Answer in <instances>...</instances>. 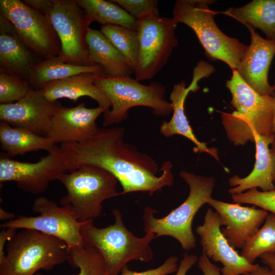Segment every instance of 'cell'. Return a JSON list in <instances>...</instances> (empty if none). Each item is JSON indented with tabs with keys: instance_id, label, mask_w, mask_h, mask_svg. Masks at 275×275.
Listing matches in <instances>:
<instances>
[{
	"instance_id": "cell-6",
	"label": "cell",
	"mask_w": 275,
	"mask_h": 275,
	"mask_svg": "<svg viewBox=\"0 0 275 275\" xmlns=\"http://www.w3.org/2000/svg\"><path fill=\"white\" fill-rule=\"evenodd\" d=\"M0 263V275H35L68 261L69 247L53 236L32 229H21L8 241Z\"/></svg>"
},
{
	"instance_id": "cell-5",
	"label": "cell",
	"mask_w": 275,
	"mask_h": 275,
	"mask_svg": "<svg viewBox=\"0 0 275 275\" xmlns=\"http://www.w3.org/2000/svg\"><path fill=\"white\" fill-rule=\"evenodd\" d=\"M212 0H178L173 10V18L190 28L203 46L206 57L220 60L236 70L248 46L224 34L214 21L218 12L212 10Z\"/></svg>"
},
{
	"instance_id": "cell-24",
	"label": "cell",
	"mask_w": 275,
	"mask_h": 275,
	"mask_svg": "<svg viewBox=\"0 0 275 275\" xmlns=\"http://www.w3.org/2000/svg\"><path fill=\"white\" fill-rule=\"evenodd\" d=\"M84 73L106 76L100 65L75 62L61 53L57 56L37 62L34 67L29 82L33 89H41L47 83Z\"/></svg>"
},
{
	"instance_id": "cell-43",
	"label": "cell",
	"mask_w": 275,
	"mask_h": 275,
	"mask_svg": "<svg viewBox=\"0 0 275 275\" xmlns=\"http://www.w3.org/2000/svg\"><path fill=\"white\" fill-rule=\"evenodd\" d=\"M35 275H43V274H41V273H36Z\"/></svg>"
},
{
	"instance_id": "cell-3",
	"label": "cell",
	"mask_w": 275,
	"mask_h": 275,
	"mask_svg": "<svg viewBox=\"0 0 275 275\" xmlns=\"http://www.w3.org/2000/svg\"><path fill=\"white\" fill-rule=\"evenodd\" d=\"M115 223L104 228L95 227L93 221L82 223L80 234L82 242L96 249L105 264L107 275H118L128 262H150L153 252L150 245L155 238L153 233L142 237L135 236L124 225L121 212L112 211Z\"/></svg>"
},
{
	"instance_id": "cell-33",
	"label": "cell",
	"mask_w": 275,
	"mask_h": 275,
	"mask_svg": "<svg viewBox=\"0 0 275 275\" xmlns=\"http://www.w3.org/2000/svg\"><path fill=\"white\" fill-rule=\"evenodd\" d=\"M138 20L148 13L159 15L157 0H112Z\"/></svg>"
},
{
	"instance_id": "cell-29",
	"label": "cell",
	"mask_w": 275,
	"mask_h": 275,
	"mask_svg": "<svg viewBox=\"0 0 275 275\" xmlns=\"http://www.w3.org/2000/svg\"><path fill=\"white\" fill-rule=\"evenodd\" d=\"M263 223L257 233L247 241L240 254L252 264L262 254L275 252V213H268Z\"/></svg>"
},
{
	"instance_id": "cell-7",
	"label": "cell",
	"mask_w": 275,
	"mask_h": 275,
	"mask_svg": "<svg viewBox=\"0 0 275 275\" xmlns=\"http://www.w3.org/2000/svg\"><path fill=\"white\" fill-rule=\"evenodd\" d=\"M58 180L66 190V195L60 200V205L80 223L99 217L102 203L120 195L117 190L116 177L103 169L92 164H84L65 173Z\"/></svg>"
},
{
	"instance_id": "cell-11",
	"label": "cell",
	"mask_w": 275,
	"mask_h": 275,
	"mask_svg": "<svg viewBox=\"0 0 275 275\" xmlns=\"http://www.w3.org/2000/svg\"><path fill=\"white\" fill-rule=\"evenodd\" d=\"M0 12L34 56L44 60L61 54L60 39L44 13L20 0H1Z\"/></svg>"
},
{
	"instance_id": "cell-9",
	"label": "cell",
	"mask_w": 275,
	"mask_h": 275,
	"mask_svg": "<svg viewBox=\"0 0 275 275\" xmlns=\"http://www.w3.org/2000/svg\"><path fill=\"white\" fill-rule=\"evenodd\" d=\"M44 13L61 42L62 53L70 60L94 65L89 60L86 36L91 23L76 0H25Z\"/></svg>"
},
{
	"instance_id": "cell-2",
	"label": "cell",
	"mask_w": 275,
	"mask_h": 275,
	"mask_svg": "<svg viewBox=\"0 0 275 275\" xmlns=\"http://www.w3.org/2000/svg\"><path fill=\"white\" fill-rule=\"evenodd\" d=\"M226 86L232 96L231 104L236 111L221 113L228 138L235 146L254 142V135H274L272 132L273 102L271 95H261L250 87L232 70Z\"/></svg>"
},
{
	"instance_id": "cell-30",
	"label": "cell",
	"mask_w": 275,
	"mask_h": 275,
	"mask_svg": "<svg viewBox=\"0 0 275 275\" xmlns=\"http://www.w3.org/2000/svg\"><path fill=\"white\" fill-rule=\"evenodd\" d=\"M68 262L79 269L76 275H107L105 264L98 251L83 243L69 247Z\"/></svg>"
},
{
	"instance_id": "cell-26",
	"label": "cell",
	"mask_w": 275,
	"mask_h": 275,
	"mask_svg": "<svg viewBox=\"0 0 275 275\" xmlns=\"http://www.w3.org/2000/svg\"><path fill=\"white\" fill-rule=\"evenodd\" d=\"M1 148L11 158L40 150L47 152L56 145L47 136L26 129L15 127L0 121Z\"/></svg>"
},
{
	"instance_id": "cell-32",
	"label": "cell",
	"mask_w": 275,
	"mask_h": 275,
	"mask_svg": "<svg viewBox=\"0 0 275 275\" xmlns=\"http://www.w3.org/2000/svg\"><path fill=\"white\" fill-rule=\"evenodd\" d=\"M231 197L234 203L253 204L275 213V189L263 191L252 188L242 193L232 194Z\"/></svg>"
},
{
	"instance_id": "cell-35",
	"label": "cell",
	"mask_w": 275,
	"mask_h": 275,
	"mask_svg": "<svg viewBox=\"0 0 275 275\" xmlns=\"http://www.w3.org/2000/svg\"><path fill=\"white\" fill-rule=\"evenodd\" d=\"M198 266L203 275H222L221 268L213 264L203 251L198 260Z\"/></svg>"
},
{
	"instance_id": "cell-19",
	"label": "cell",
	"mask_w": 275,
	"mask_h": 275,
	"mask_svg": "<svg viewBox=\"0 0 275 275\" xmlns=\"http://www.w3.org/2000/svg\"><path fill=\"white\" fill-rule=\"evenodd\" d=\"M251 43L236 71L241 78L261 95L272 96L274 90L268 82V71L275 54V40L260 36L255 29L247 27Z\"/></svg>"
},
{
	"instance_id": "cell-8",
	"label": "cell",
	"mask_w": 275,
	"mask_h": 275,
	"mask_svg": "<svg viewBox=\"0 0 275 275\" xmlns=\"http://www.w3.org/2000/svg\"><path fill=\"white\" fill-rule=\"evenodd\" d=\"M95 84L111 105V108L103 113L102 124L104 127L125 120L129 109L135 106L150 107L154 114L161 117L173 112L171 103L165 98L166 88L159 82L145 85L130 77L97 76Z\"/></svg>"
},
{
	"instance_id": "cell-21",
	"label": "cell",
	"mask_w": 275,
	"mask_h": 275,
	"mask_svg": "<svg viewBox=\"0 0 275 275\" xmlns=\"http://www.w3.org/2000/svg\"><path fill=\"white\" fill-rule=\"evenodd\" d=\"M255 163L252 171L241 178L234 175L229 179L233 187L229 189L231 195L242 193L252 188H260L263 191L275 189L272 179V167L269 145L275 135L264 136L255 133Z\"/></svg>"
},
{
	"instance_id": "cell-45",
	"label": "cell",
	"mask_w": 275,
	"mask_h": 275,
	"mask_svg": "<svg viewBox=\"0 0 275 275\" xmlns=\"http://www.w3.org/2000/svg\"><path fill=\"white\" fill-rule=\"evenodd\" d=\"M273 89H274V91H275V87H273Z\"/></svg>"
},
{
	"instance_id": "cell-40",
	"label": "cell",
	"mask_w": 275,
	"mask_h": 275,
	"mask_svg": "<svg viewBox=\"0 0 275 275\" xmlns=\"http://www.w3.org/2000/svg\"><path fill=\"white\" fill-rule=\"evenodd\" d=\"M270 145V152L272 167V179L274 185L275 186V138Z\"/></svg>"
},
{
	"instance_id": "cell-20",
	"label": "cell",
	"mask_w": 275,
	"mask_h": 275,
	"mask_svg": "<svg viewBox=\"0 0 275 275\" xmlns=\"http://www.w3.org/2000/svg\"><path fill=\"white\" fill-rule=\"evenodd\" d=\"M0 68L29 81L36 60L17 36L12 24L0 15Z\"/></svg>"
},
{
	"instance_id": "cell-13",
	"label": "cell",
	"mask_w": 275,
	"mask_h": 275,
	"mask_svg": "<svg viewBox=\"0 0 275 275\" xmlns=\"http://www.w3.org/2000/svg\"><path fill=\"white\" fill-rule=\"evenodd\" d=\"M66 172L60 147L57 145L35 162L16 160L1 153L0 182H15L19 189L27 193H43L50 182L58 180Z\"/></svg>"
},
{
	"instance_id": "cell-22",
	"label": "cell",
	"mask_w": 275,
	"mask_h": 275,
	"mask_svg": "<svg viewBox=\"0 0 275 275\" xmlns=\"http://www.w3.org/2000/svg\"><path fill=\"white\" fill-rule=\"evenodd\" d=\"M97 74L84 73L45 84L40 90L45 97L51 101L61 98H67L76 102L84 96L96 101L98 106L105 112L111 108V103L104 93L96 86Z\"/></svg>"
},
{
	"instance_id": "cell-28",
	"label": "cell",
	"mask_w": 275,
	"mask_h": 275,
	"mask_svg": "<svg viewBox=\"0 0 275 275\" xmlns=\"http://www.w3.org/2000/svg\"><path fill=\"white\" fill-rule=\"evenodd\" d=\"M100 31L125 57L134 73L139 58L138 30L117 25H102Z\"/></svg>"
},
{
	"instance_id": "cell-12",
	"label": "cell",
	"mask_w": 275,
	"mask_h": 275,
	"mask_svg": "<svg viewBox=\"0 0 275 275\" xmlns=\"http://www.w3.org/2000/svg\"><path fill=\"white\" fill-rule=\"evenodd\" d=\"M32 209L35 216H20L1 225V228L32 229L56 237L69 247L82 244L80 228L82 223L65 207L45 197L35 199Z\"/></svg>"
},
{
	"instance_id": "cell-39",
	"label": "cell",
	"mask_w": 275,
	"mask_h": 275,
	"mask_svg": "<svg viewBox=\"0 0 275 275\" xmlns=\"http://www.w3.org/2000/svg\"><path fill=\"white\" fill-rule=\"evenodd\" d=\"M242 275H274L270 269L266 266H257L253 270Z\"/></svg>"
},
{
	"instance_id": "cell-15",
	"label": "cell",
	"mask_w": 275,
	"mask_h": 275,
	"mask_svg": "<svg viewBox=\"0 0 275 275\" xmlns=\"http://www.w3.org/2000/svg\"><path fill=\"white\" fill-rule=\"evenodd\" d=\"M218 213L208 209L202 225L198 226L196 232L199 235L200 243L209 259L219 262L222 275H242L258 265L249 262L228 242L223 234Z\"/></svg>"
},
{
	"instance_id": "cell-36",
	"label": "cell",
	"mask_w": 275,
	"mask_h": 275,
	"mask_svg": "<svg viewBox=\"0 0 275 275\" xmlns=\"http://www.w3.org/2000/svg\"><path fill=\"white\" fill-rule=\"evenodd\" d=\"M198 257L193 254L185 253L181 260L175 275H186L188 271L198 261Z\"/></svg>"
},
{
	"instance_id": "cell-41",
	"label": "cell",
	"mask_w": 275,
	"mask_h": 275,
	"mask_svg": "<svg viewBox=\"0 0 275 275\" xmlns=\"http://www.w3.org/2000/svg\"><path fill=\"white\" fill-rule=\"evenodd\" d=\"M15 214L5 210L3 208L0 207V219L8 221L14 219Z\"/></svg>"
},
{
	"instance_id": "cell-38",
	"label": "cell",
	"mask_w": 275,
	"mask_h": 275,
	"mask_svg": "<svg viewBox=\"0 0 275 275\" xmlns=\"http://www.w3.org/2000/svg\"><path fill=\"white\" fill-rule=\"evenodd\" d=\"M259 258L262 263L267 266L275 275V252L264 253Z\"/></svg>"
},
{
	"instance_id": "cell-16",
	"label": "cell",
	"mask_w": 275,
	"mask_h": 275,
	"mask_svg": "<svg viewBox=\"0 0 275 275\" xmlns=\"http://www.w3.org/2000/svg\"><path fill=\"white\" fill-rule=\"evenodd\" d=\"M214 70L211 65L201 61L194 70L193 79L188 87H186L184 80L173 85L169 97L173 115L169 121H164L161 124L160 132L166 138L176 134L182 135L196 146L195 152H205L218 160L217 150L215 148H208L206 143L201 142L196 138L184 112L185 101L189 92L198 90L200 88L198 85V81L209 76Z\"/></svg>"
},
{
	"instance_id": "cell-44",
	"label": "cell",
	"mask_w": 275,
	"mask_h": 275,
	"mask_svg": "<svg viewBox=\"0 0 275 275\" xmlns=\"http://www.w3.org/2000/svg\"><path fill=\"white\" fill-rule=\"evenodd\" d=\"M273 87H275V81H274V85H273Z\"/></svg>"
},
{
	"instance_id": "cell-42",
	"label": "cell",
	"mask_w": 275,
	"mask_h": 275,
	"mask_svg": "<svg viewBox=\"0 0 275 275\" xmlns=\"http://www.w3.org/2000/svg\"><path fill=\"white\" fill-rule=\"evenodd\" d=\"M273 102V125H272V132L275 135V91L273 94L272 95Z\"/></svg>"
},
{
	"instance_id": "cell-34",
	"label": "cell",
	"mask_w": 275,
	"mask_h": 275,
	"mask_svg": "<svg viewBox=\"0 0 275 275\" xmlns=\"http://www.w3.org/2000/svg\"><path fill=\"white\" fill-rule=\"evenodd\" d=\"M178 262L176 256H170L158 267L141 272L132 271L125 266L122 269L121 275H168L177 271Z\"/></svg>"
},
{
	"instance_id": "cell-17",
	"label": "cell",
	"mask_w": 275,
	"mask_h": 275,
	"mask_svg": "<svg viewBox=\"0 0 275 275\" xmlns=\"http://www.w3.org/2000/svg\"><path fill=\"white\" fill-rule=\"evenodd\" d=\"M208 204L218 213L221 231L235 249H242L259 230L268 212L263 209L241 206L211 198Z\"/></svg>"
},
{
	"instance_id": "cell-14",
	"label": "cell",
	"mask_w": 275,
	"mask_h": 275,
	"mask_svg": "<svg viewBox=\"0 0 275 275\" xmlns=\"http://www.w3.org/2000/svg\"><path fill=\"white\" fill-rule=\"evenodd\" d=\"M61 104L46 99L40 89H32L12 103L0 104V120L47 136L55 112Z\"/></svg>"
},
{
	"instance_id": "cell-10",
	"label": "cell",
	"mask_w": 275,
	"mask_h": 275,
	"mask_svg": "<svg viewBox=\"0 0 275 275\" xmlns=\"http://www.w3.org/2000/svg\"><path fill=\"white\" fill-rule=\"evenodd\" d=\"M139 58L134 72L138 81L153 78L167 64L178 45L173 18L148 13L138 20Z\"/></svg>"
},
{
	"instance_id": "cell-4",
	"label": "cell",
	"mask_w": 275,
	"mask_h": 275,
	"mask_svg": "<svg viewBox=\"0 0 275 275\" xmlns=\"http://www.w3.org/2000/svg\"><path fill=\"white\" fill-rule=\"evenodd\" d=\"M179 176L189 186L187 198L162 218L155 217L156 210L146 207L143 215L144 230L145 233L154 234L155 238L171 236L179 241L184 250L189 251L196 246L192 230L193 221L200 208L212 198L215 182L213 177L196 175L186 171H181Z\"/></svg>"
},
{
	"instance_id": "cell-31",
	"label": "cell",
	"mask_w": 275,
	"mask_h": 275,
	"mask_svg": "<svg viewBox=\"0 0 275 275\" xmlns=\"http://www.w3.org/2000/svg\"><path fill=\"white\" fill-rule=\"evenodd\" d=\"M30 82L0 68V103L9 104L23 98L32 89Z\"/></svg>"
},
{
	"instance_id": "cell-27",
	"label": "cell",
	"mask_w": 275,
	"mask_h": 275,
	"mask_svg": "<svg viewBox=\"0 0 275 275\" xmlns=\"http://www.w3.org/2000/svg\"><path fill=\"white\" fill-rule=\"evenodd\" d=\"M91 22L104 25H117L138 30V20L112 1L76 0Z\"/></svg>"
},
{
	"instance_id": "cell-23",
	"label": "cell",
	"mask_w": 275,
	"mask_h": 275,
	"mask_svg": "<svg viewBox=\"0 0 275 275\" xmlns=\"http://www.w3.org/2000/svg\"><path fill=\"white\" fill-rule=\"evenodd\" d=\"M86 42L89 61L100 65L106 76L130 77L133 71L129 62L100 31L89 28Z\"/></svg>"
},
{
	"instance_id": "cell-37",
	"label": "cell",
	"mask_w": 275,
	"mask_h": 275,
	"mask_svg": "<svg viewBox=\"0 0 275 275\" xmlns=\"http://www.w3.org/2000/svg\"><path fill=\"white\" fill-rule=\"evenodd\" d=\"M17 230L13 228H8L2 229L0 232V263L5 258V248L8 241L16 233Z\"/></svg>"
},
{
	"instance_id": "cell-1",
	"label": "cell",
	"mask_w": 275,
	"mask_h": 275,
	"mask_svg": "<svg viewBox=\"0 0 275 275\" xmlns=\"http://www.w3.org/2000/svg\"><path fill=\"white\" fill-rule=\"evenodd\" d=\"M124 128L120 126L99 128L84 142L61 144L66 171L84 164L102 168L121 184L123 190L120 195L145 191L152 196L165 186H172V163L165 161L158 169L151 157L124 142Z\"/></svg>"
},
{
	"instance_id": "cell-18",
	"label": "cell",
	"mask_w": 275,
	"mask_h": 275,
	"mask_svg": "<svg viewBox=\"0 0 275 275\" xmlns=\"http://www.w3.org/2000/svg\"><path fill=\"white\" fill-rule=\"evenodd\" d=\"M104 112L99 106L88 108L84 102L71 107L61 105L54 113L47 136L56 145L84 142L97 132L96 120Z\"/></svg>"
},
{
	"instance_id": "cell-25",
	"label": "cell",
	"mask_w": 275,
	"mask_h": 275,
	"mask_svg": "<svg viewBox=\"0 0 275 275\" xmlns=\"http://www.w3.org/2000/svg\"><path fill=\"white\" fill-rule=\"evenodd\" d=\"M247 27L260 29L268 40H275V0H254L239 7L218 12Z\"/></svg>"
}]
</instances>
